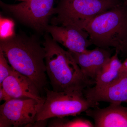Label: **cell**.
Wrapping results in <instances>:
<instances>
[{
	"label": "cell",
	"mask_w": 127,
	"mask_h": 127,
	"mask_svg": "<svg viewBox=\"0 0 127 127\" xmlns=\"http://www.w3.org/2000/svg\"><path fill=\"white\" fill-rule=\"evenodd\" d=\"M119 53L115 50L114 55L111 57L103 66L95 79L96 89L104 88L117 81L124 76L123 63L119 58Z\"/></svg>",
	"instance_id": "4fadbf2b"
},
{
	"label": "cell",
	"mask_w": 127,
	"mask_h": 127,
	"mask_svg": "<svg viewBox=\"0 0 127 127\" xmlns=\"http://www.w3.org/2000/svg\"><path fill=\"white\" fill-rule=\"evenodd\" d=\"M46 97L37 114V120L76 116L99 106V102L88 100L83 92H57L45 87Z\"/></svg>",
	"instance_id": "5b68a950"
},
{
	"label": "cell",
	"mask_w": 127,
	"mask_h": 127,
	"mask_svg": "<svg viewBox=\"0 0 127 127\" xmlns=\"http://www.w3.org/2000/svg\"><path fill=\"white\" fill-rule=\"evenodd\" d=\"M86 116L92 119L95 127H127V107L110 103L104 108L98 106L88 109Z\"/></svg>",
	"instance_id": "8fae6325"
},
{
	"label": "cell",
	"mask_w": 127,
	"mask_h": 127,
	"mask_svg": "<svg viewBox=\"0 0 127 127\" xmlns=\"http://www.w3.org/2000/svg\"><path fill=\"white\" fill-rule=\"evenodd\" d=\"M122 0L123 3L127 7V0Z\"/></svg>",
	"instance_id": "ffe728a7"
},
{
	"label": "cell",
	"mask_w": 127,
	"mask_h": 127,
	"mask_svg": "<svg viewBox=\"0 0 127 127\" xmlns=\"http://www.w3.org/2000/svg\"><path fill=\"white\" fill-rule=\"evenodd\" d=\"M46 32L55 41L73 52H84L92 45L87 32L74 26L49 24Z\"/></svg>",
	"instance_id": "ba28073f"
},
{
	"label": "cell",
	"mask_w": 127,
	"mask_h": 127,
	"mask_svg": "<svg viewBox=\"0 0 127 127\" xmlns=\"http://www.w3.org/2000/svg\"><path fill=\"white\" fill-rule=\"evenodd\" d=\"M69 51L87 78L95 82L100 71L112 56V50L97 47L82 53Z\"/></svg>",
	"instance_id": "9c48e42d"
},
{
	"label": "cell",
	"mask_w": 127,
	"mask_h": 127,
	"mask_svg": "<svg viewBox=\"0 0 127 127\" xmlns=\"http://www.w3.org/2000/svg\"><path fill=\"white\" fill-rule=\"evenodd\" d=\"M14 69L11 66L9 65L6 57L0 50V85L11 74Z\"/></svg>",
	"instance_id": "9a60e30c"
},
{
	"label": "cell",
	"mask_w": 127,
	"mask_h": 127,
	"mask_svg": "<svg viewBox=\"0 0 127 127\" xmlns=\"http://www.w3.org/2000/svg\"><path fill=\"white\" fill-rule=\"evenodd\" d=\"M1 87L13 98H32L42 103L45 101V98L40 96V91L34 82L15 69Z\"/></svg>",
	"instance_id": "30bf717a"
},
{
	"label": "cell",
	"mask_w": 127,
	"mask_h": 127,
	"mask_svg": "<svg viewBox=\"0 0 127 127\" xmlns=\"http://www.w3.org/2000/svg\"><path fill=\"white\" fill-rule=\"evenodd\" d=\"M17 0L22 1H25L27 0Z\"/></svg>",
	"instance_id": "44dd1931"
},
{
	"label": "cell",
	"mask_w": 127,
	"mask_h": 127,
	"mask_svg": "<svg viewBox=\"0 0 127 127\" xmlns=\"http://www.w3.org/2000/svg\"><path fill=\"white\" fill-rule=\"evenodd\" d=\"M14 23L8 19L0 20V39L6 38L14 34Z\"/></svg>",
	"instance_id": "2e32d148"
},
{
	"label": "cell",
	"mask_w": 127,
	"mask_h": 127,
	"mask_svg": "<svg viewBox=\"0 0 127 127\" xmlns=\"http://www.w3.org/2000/svg\"><path fill=\"white\" fill-rule=\"evenodd\" d=\"M12 98L5 91L2 87H0V101H7L12 99Z\"/></svg>",
	"instance_id": "e0dca14e"
},
{
	"label": "cell",
	"mask_w": 127,
	"mask_h": 127,
	"mask_svg": "<svg viewBox=\"0 0 127 127\" xmlns=\"http://www.w3.org/2000/svg\"><path fill=\"white\" fill-rule=\"evenodd\" d=\"M54 0H27L16 4L0 1V6L6 14L18 22L40 34L46 28L53 15Z\"/></svg>",
	"instance_id": "8992f818"
},
{
	"label": "cell",
	"mask_w": 127,
	"mask_h": 127,
	"mask_svg": "<svg viewBox=\"0 0 127 127\" xmlns=\"http://www.w3.org/2000/svg\"><path fill=\"white\" fill-rule=\"evenodd\" d=\"M63 118H55L48 124L50 127H94V124L89 120L81 117L69 120Z\"/></svg>",
	"instance_id": "5bb4252c"
},
{
	"label": "cell",
	"mask_w": 127,
	"mask_h": 127,
	"mask_svg": "<svg viewBox=\"0 0 127 127\" xmlns=\"http://www.w3.org/2000/svg\"><path fill=\"white\" fill-rule=\"evenodd\" d=\"M43 45L45 50L46 73L53 91L83 93L95 82L86 77L69 51L64 50L47 32Z\"/></svg>",
	"instance_id": "7a4b0ae2"
},
{
	"label": "cell",
	"mask_w": 127,
	"mask_h": 127,
	"mask_svg": "<svg viewBox=\"0 0 127 127\" xmlns=\"http://www.w3.org/2000/svg\"><path fill=\"white\" fill-rule=\"evenodd\" d=\"M123 70L124 76H127V57L123 62Z\"/></svg>",
	"instance_id": "ac0fdd59"
},
{
	"label": "cell",
	"mask_w": 127,
	"mask_h": 127,
	"mask_svg": "<svg viewBox=\"0 0 127 127\" xmlns=\"http://www.w3.org/2000/svg\"><path fill=\"white\" fill-rule=\"evenodd\" d=\"M0 50L16 71L31 79L41 92L47 84L45 50L38 37L23 32L0 39Z\"/></svg>",
	"instance_id": "6da1fadb"
},
{
	"label": "cell",
	"mask_w": 127,
	"mask_h": 127,
	"mask_svg": "<svg viewBox=\"0 0 127 127\" xmlns=\"http://www.w3.org/2000/svg\"><path fill=\"white\" fill-rule=\"evenodd\" d=\"M122 2V0H59L50 22L51 25H70L84 30L94 18Z\"/></svg>",
	"instance_id": "277c9868"
},
{
	"label": "cell",
	"mask_w": 127,
	"mask_h": 127,
	"mask_svg": "<svg viewBox=\"0 0 127 127\" xmlns=\"http://www.w3.org/2000/svg\"><path fill=\"white\" fill-rule=\"evenodd\" d=\"M86 98L95 102L127 103V76H124L108 86L100 89L91 87L83 91Z\"/></svg>",
	"instance_id": "7c38bea8"
},
{
	"label": "cell",
	"mask_w": 127,
	"mask_h": 127,
	"mask_svg": "<svg viewBox=\"0 0 127 127\" xmlns=\"http://www.w3.org/2000/svg\"><path fill=\"white\" fill-rule=\"evenodd\" d=\"M120 52H122L124 55L127 56V43L123 46Z\"/></svg>",
	"instance_id": "d6986e66"
},
{
	"label": "cell",
	"mask_w": 127,
	"mask_h": 127,
	"mask_svg": "<svg viewBox=\"0 0 127 127\" xmlns=\"http://www.w3.org/2000/svg\"><path fill=\"white\" fill-rule=\"evenodd\" d=\"M84 30L88 34L92 45L105 49L113 47L120 53L127 43V7L122 2L99 14Z\"/></svg>",
	"instance_id": "3957f363"
},
{
	"label": "cell",
	"mask_w": 127,
	"mask_h": 127,
	"mask_svg": "<svg viewBox=\"0 0 127 127\" xmlns=\"http://www.w3.org/2000/svg\"><path fill=\"white\" fill-rule=\"evenodd\" d=\"M43 103L30 98H12L5 102L0 106V127L30 126L36 121Z\"/></svg>",
	"instance_id": "52a82bcc"
}]
</instances>
